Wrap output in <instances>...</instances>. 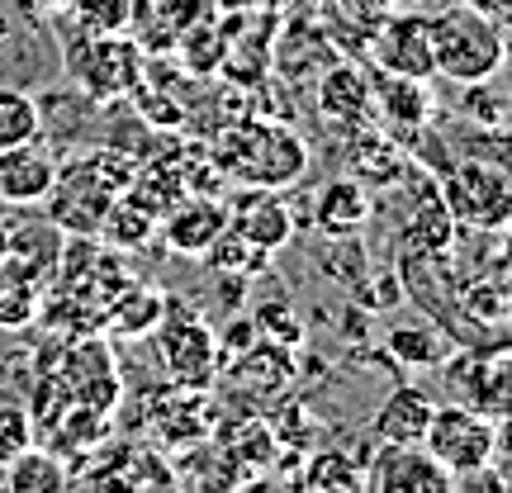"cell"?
<instances>
[{"label": "cell", "mask_w": 512, "mask_h": 493, "mask_svg": "<svg viewBox=\"0 0 512 493\" xmlns=\"http://www.w3.org/2000/svg\"><path fill=\"white\" fill-rule=\"evenodd\" d=\"M309 489H366V465H351V456L342 451H318L304 470Z\"/></svg>", "instance_id": "cell-26"}, {"label": "cell", "mask_w": 512, "mask_h": 493, "mask_svg": "<svg viewBox=\"0 0 512 493\" xmlns=\"http://www.w3.org/2000/svg\"><path fill=\"white\" fill-rule=\"evenodd\" d=\"M67 465L57 451H43V446H24L19 456L5 460V489L10 493H57L67 489Z\"/></svg>", "instance_id": "cell-20"}, {"label": "cell", "mask_w": 512, "mask_h": 493, "mask_svg": "<svg viewBox=\"0 0 512 493\" xmlns=\"http://www.w3.org/2000/svg\"><path fill=\"white\" fill-rule=\"evenodd\" d=\"M166 313V294L152 290V285H119L114 299L105 304L100 323L110 328V337H124V342H138V337H152L157 323Z\"/></svg>", "instance_id": "cell-17"}, {"label": "cell", "mask_w": 512, "mask_h": 493, "mask_svg": "<svg viewBox=\"0 0 512 493\" xmlns=\"http://www.w3.org/2000/svg\"><path fill=\"white\" fill-rule=\"evenodd\" d=\"M29 441H34L29 413H19V408H0V465H5L10 456H19Z\"/></svg>", "instance_id": "cell-28"}, {"label": "cell", "mask_w": 512, "mask_h": 493, "mask_svg": "<svg viewBox=\"0 0 512 493\" xmlns=\"http://www.w3.org/2000/svg\"><path fill=\"white\" fill-rule=\"evenodd\" d=\"M427 29H432L437 76L456 81V86H484L508 62V43H503L498 15L479 10L470 0H456V5H446L437 15H427Z\"/></svg>", "instance_id": "cell-3"}, {"label": "cell", "mask_w": 512, "mask_h": 493, "mask_svg": "<svg viewBox=\"0 0 512 493\" xmlns=\"http://www.w3.org/2000/svg\"><path fill=\"white\" fill-rule=\"evenodd\" d=\"M384 5H389V10H399V5H418V0H384Z\"/></svg>", "instance_id": "cell-31"}, {"label": "cell", "mask_w": 512, "mask_h": 493, "mask_svg": "<svg viewBox=\"0 0 512 493\" xmlns=\"http://www.w3.org/2000/svg\"><path fill=\"white\" fill-rule=\"evenodd\" d=\"M228 228V204L219 195H185L162 214L157 233L176 256H204Z\"/></svg>", "instance_id": "cell-12"}, {"label": "cell", "mask_w": 512, "mask_h": 493, "mask_svg": "<svg viewBox=\"0 0 512 493\" xmlns=\"http://www.w3.org/2000/svg\"><path fill=\"white\" fill-rule=\"evenodd\" d=\"M479 10H489V15H512V0H470Z\"/></svg>", "instance_id": "cell-29"}, {"label": "cell", "mask_w": 512, "mask_h": 493, "mask_svg": "<svg viewBox=\"0 0 512 493\" xmlns=\"http://www.w3.org/2000/svg\"><path fill=\"white\" fill-rule=\"evenodd\" d=\"M152 337H157L166 375L181 384V389H204V384L214 380V370H219V337L204 328L181 299H166V313Z\"/></svg>", "instance_id": "cell-5"}, {"label": "cell", "mask_w": 512, "mask_h": 493, "mask_svg": "<svg viewBox=\"0 0 512 493\" xmlns=\"http://www.w3.org/2000/svg\"><path fill=\"white\" fill-rule=\"evenodd\" d=\"M375 214V204H370V185H361L356 176H337L318 190V200H313V223L328 233V238H351V233H361Z\"/></svg>", "instance_id": "cell-16"}, {"label": "cell", "mask_w": 512, "mask_h": 493, "mask_svg": "<svg viewBox=\"0 0 512 493\" xmlns=\"http://www.w3.org/2000/svg\"><path fill=\"white\" fill-rule=\"evenodd\" d=\"M57 181V157L43 138L0 147V204L10 209H34L48 200V190Z\"/></svg>", "instance_id": "cell-10"}, {"label": "cell", "mask_w": 512, "mask_h": 493, "mask_svg": "<svg viewBox=\"0 0 512 493\" xmlns=\"http://www.w3.org/2000/svg\"><path fill=\"white\" fill-rule=\"evenodd\" d=\"M384 347H389V356H399L403 366H437L446 356V337L427 323H399V328H389Z\"/></svg>", "instance_id": "cell-21"}, {"label": "cell", "mask_w": 512, "mask_h": 493, "mask_svg": "<svg viewBox=\"0 0 512 493\" xmlns=\"http://www.w3.org/2000/svg\"><path fill=\"white\" fill-rule=\"evenodd\" d=\"M228 228L238 238L256 242L261 252H280L294 238V214H290V204L280 200V190H252V185H242L238 200L228 204Z\"/></svg>", "instance_id": "cell-13"}, {"label": "cell", "mask_w": 512, "mask_h": 493, "mask_svg": "<svg viewBox=\"0 0 512 493\" xmlns=\"http://www.w3.org/2000/svg\"><path fill=\"white\" fill-rule=\"evenodd\" d=\"M366 489L370 493H446L456 489V479H451V470H441L427 446L380 441V451L366 460Z\"/></svg>", "instance_id": "cell-8"}, {"label": "cell", "mask_w": 512, "mask_h": 493, "mask_svg": "<svg viewBox=\"0 0 512 493\" xmlns=\"http://www.w3.org/2000/svg\"><path fill=\"white\" fill-rule=\"evenodd\" d=\"M370 105H375V119L384 133H418L432 119V91L418 76L375 72L370 76Z\"/></svg>", "instance_id": "cell-14"}, {"label": "cell", "mask_w": 512, "mask_h": 493, "mask_svg": "<svg viewBox=\"0 0 512 493\" xmlns=\"http://www.w3.org/2000/svg\"><path fill=\"white\" fill-rule=\"evenodd\" d=\"M10 204H0V261H5V242H10V214H5Z\"/></svg>", "instance_id": "cell-30"}, {"label": "cell", "mask_w": 512, "mask_h": 493, "mask_svg": "<svg viewBox=\"0 0 512 493\" xmlns=\"http://www.w3.org/2000/svg\"><path fill=\"white\" fill-rule=\"evenodd\" d=\"M432 413H437V403L427 399V389H418V384H399V389H394V394L375 408L370 432H375V441L422 446L427 427H432Z\"/></svg>", "instance_id": "cell-15"}, {"label": "cell", "mask_w": 512, "mask_h": 493, "mask_svg": "<svg viewBox=\"0 0 512 493\" xmlns=\"http://www.w3.org/2000/svg\"><path fill=\"white\" fill-rule=\"evenodd\" d=\"M43 133V110L24 91H0V147L29 143Z\"/></svg>", "instance_id": "cell-25"}, {"label": "cell", "mask_w": 512, "mask_h": 493, "mask_svg": "<svg viewBox=\"0 0 512 493\" xmlns=\"http://www.w3.org/2000/svg\"><path fill=\"white\" fill-rule=\"evenodd\" d=\"M43 313V280L19 261H0V328H29Z\"/></svg>", "instance_id": "cell-19"}, {"label": "cell", "mask_w": 512, "mask_h": 493, "mask_svg": "<svg viewBox=\"0 0 512 493\" xmlns=\"http://www.w3.org/2000/svg\"><path fill=\"white\" fill-rule=\"evenodd\" d=\"M204 261H209L214 271H223V275H256V271H266L271 252H261L256 242L238 238L233 228H223L219 238H214V247L204 252Z\"/></svg>", "instance_id": "cell-23"}, {"label": "cell", "mask_w": 512, "mask_h": 493, "mask_svg": "<svg viewBox=\"0 0 512 493\" xmlns=\"http://www.w3.org/2000/svg\"><path fill=\"white\" fill-rule=\"evenodd\" d=\"M138 62H143V53H138L124 38V29H119V34L86 38V48L72 53V72L95 100H114L119 91H128V86L138 81Z\"/></svg>", "instance_id": "cell-9"}, {"label": "cell", "mask_w": 512, "mask_h": 493, "mask_svg": "<svg viewBox=\"0 0 512 493\" xmlns=\"http://www.w3.org/2000/svg\"><path fill=\"white\" fill-rule=\"evenodd\" d=\"M508 223H512V219H508Z\"/></svg>", "instance_id": "cell-32"}, {"label": "cell", "mask_w": 512, "mask_h": 493, "mask_svg": "<svg viewBox=\"0 0 512 493\" xmlns=\"http://www.w3.org/2000/svg\"><path fill=\"white\" fill-rule=\"evenodd\" d=\"M138 166L128 162L124 152L114 147H95L86 157H72V162H57V181L48 190V219L72 233V238H95L100 223L110 214V204L119 200L133 181Z\"/></svg>", "instance_id": "cell-2"}, {"label": "cell", "mask_w": 512, "mask_h": 493, "mask_svg": "<svg viewBox=\"0 0 512 493\" xmlns=\"http://www.w3.org/2000/svg\"><path fill=\"white\" fill-rule=\"evenodd\" d=\"M81 19L91 34H119L128 24V0H81Z\"/></svg>", "instance_id": "cell-27"}, {"label": "cell", "mask_w": 512, "mask_h": 493, "mask_svg": "<svg viewBox=\"0 0 512 493\" xmlns=\"http://www.w3.org/2000/svg\"><path fill=\"white\" fill-rule=\"evenodd\" d=\"M181 57H185V67L190 72H200V76H209V72H219L223 62H228V38L214 29V24H190V29H181Z\"/></svg>", "instance_id": "cell-24"}, {"label": "cell", "mask_w": 512, "mask_h": 493, "mask_svg": "<svg viewBox=\"0 0 512 493\" xmlns=\"http://www.w3.org/2000/svg\"><path fill=\"white\" fill-rule=\"evenodd\" d=\"M441 200L451 219L470 228H503L512 219V181L489 162H460L441 185Z\"/></svg>", "instance_id": "cell-7"}, {"label": "cell", "mask_w": 512, "mask_h": 493, "mask_svg": "<svg viewBox=\"0 0 512 493\" xmlns=\"http://www.w3.org/2000/svg\"><path fill=\"white\" fill-rule=\"evenodd\" d=\"M252 328L261 332V342H271L280 351H294L304 342V323H299V313L285 294H275V299H261L252 313Z\"/></svg>", "instance_id": "cell-22"}, {"label": "cell", "mask_w": 512, "mask_h": 493, "mask_svg": "<svg viewBox=\"0 0 512 493\" xmlns=\"http://www.w3.org/2000/svg\"><path fill=\"white\" fill-rule=\"evenodd\" d=\"M366 48H370L375 72L418 76V81H432V76H437V62H432V29H427V15H418L413 5L384 10L380 24L370 29Z\"/></svg>", "instance_id": "cell-6"}, {"label": "cell", "mask_w": 512, "mask_h": 493, "mask_svg": "<svg viewBox=\"0 0 512 493\" xmlns=\"http://www.w3.org/2000/svg\"><path fill=\"white\" fill-rule=\"evenodd\" d=\"M313 110L318 119L332 128H366L375 119V105H370V72L361 62H332L328 72L318 76L313 86Z\"/></svg>", "instance_id": "cell-11"}, {"label": "cell", "mask_w": 512, "mask_h": 493, "mask_svg": "<svg viewBox=\"0 0 512 493\" xmlns=\"http://www.w3.org/2000/svg\"><path fill=\"white\" fill-rule=\"evenodd\" d=\"M223 181L252 185V190H285L309 171V143L280 119H238L214 143Z\"/></svg>", "instance_id": "cell-1"}, {"label": "cell", "mask_w": 512, "mask_h": 493, "mask_svg": "<svg viewBox=\"0 0 512 493\" xmlns=\"http://www.w3.org/2000/svg\"><path fill=\"white\" fill-rule=\"evenodd\" d=\"M403 171H408V157H403V147L384 128L366 124L351 133L347 176H356L361 185H394V181H403Z\"/></svg>", "instance_id": "cell-18"}, {"label": "cell", "mask_w": 512, "mask_h": 493, "mask_svg": "<svg viewBox=\"0 0 512 493\" xmlns=\"http://www.w3.org/2000/svg\"><path fill=\"white\" fill-rule=\"evenodd\" d=\"M422 446L437 456L441 470H451V479H470V475H484L498 456V432H494V418L475 408V403H437L432 413V427Z\"/></svg>", "instance_id": "cell-4"}]
</instances>
